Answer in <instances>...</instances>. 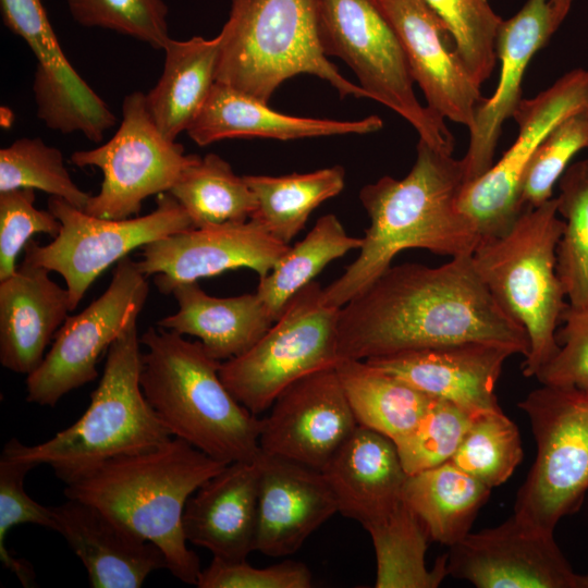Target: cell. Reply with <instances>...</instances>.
<instances>
[{
    "instance_id": "obj_19",
    "label": "cell",
    "mask_w": 588,
    "mask_h": 588,
    "mask_svg": "<svg viewBox=\"0 0 588 588\" xmlns=\"http://www.w3.org/2000/svg\"><path fill=\"white\" fill-rule=\"evenodd\" d=\"M395 32L427 107L470 127L485 100L462 61L454 38L425 0H372Z\"/></svg>"
},
{
    "instance_id": "obj_22",
    "label": "cell",
    "mask_w": 588,
    "mask_h": 588,
    "mask_svg": "<svg viewBox=\"0 0 588 588\" xmlns=\"http://www.w3.org/2000/svg\"><path fill=\"white\" fill-rule=\"evenodd\" d=\"M256 550L280 558L295 553L326 520L339 513L321 470L260 450Z\"/></svg>"
},
{
    "instance_id": "obj_8",
    "label": "cell",
    "mask_w": 588,
    "mask_h": 588,
    "mask_svg": "<svg viewBox=\"0 0 588 588\" xmlns=\"http://www.w3.org/2000/svg\"><path fill=\"white\" fill-rule=\"evenodd\" d=\"M317 19L323 53L343 60L369 99L405 119L419 139L453 155V134L417 100L402 45L372 0H317Z\"/></svg>"
},
{
    "instance_id": "obj_20",
    "label": "cell",
    "mask_w": 588,
    "mask_h": 588,
    "mask_svg": "<svg viewBox=\"0 0 588 588\" xmlns=\"http://www.w3.org/2000/svg\"><path fill=\"white\" fill-rule=\"evenodd\" d=\"M514 354L499 344L462 342L365 360L431 397L477 416L502 409L495 385L504 362Z\"/></svg>"
},
{
    "instance_id": "obj_33",
    "label": "cell",
    "mask_w": 588,
    "mask_h": 588,
    "mask_svg": "<svg viewBox=\"0 0 588 588\" xmlns=\"http://www.w3.org/2000/svg\"><path fill=\"white\" fill-rule=\"evenodd\" d=\"M366 530L376 553V588H436L449 575L448 553L439 556L431 569L427 568L429 534L403 500Z\"/></svg>"
},
{
    "instance_id": "obj_25",
    "label": "cell",
    "mask_w": 588,
    "mask_h": 588,
    "mask_svg": "<svg viewBox=\"0 0 588 588\" xmlns=\"http://www.w3.org/2000/svg\"><path fill=\"white\" fill-rule=\"evenodd\" d=\"M49 272L23 260L0 281V363L13 372L28 376L40 365L72 311L66 287Z\"/></svg>"
},
{
    "instance_id": "obj_40",
    "label": "cell",
    "mask_w": 588,
    "mask_h": 588,
    "mask_svg": "<svg viewBox=\"0 0 588 588\" xmlns=\"http://www.w3.org/2000/svg\"><path fill=\"white\" fill-rule=\"evenodd\" d=\"M451 32L457 52L474 81L490 77L497 61V37L502 23L488 0H425Z\"/></svg>"
},
{
    "instance_id": "obj_18",
    "label": "cell",
    "mask_w": 588,
    "mask_h": 588,
    "mask_svg": "<svg viewBox=\"0 0 588 588\" xmlns=\"http://www.w3.org/2000/svg\"><path fill=\"white\" fill-rule=\"evenodd\" d=\"M261 418L260 450L322 470L359 426L335 368L283 390Z\"/></svg>"
},
{
    "instance_id": "obj_37",
    "label": "cell",
    "mask_w": 588,
    "mask_h": 588,
    "mask_svg": "<svg viewBox=\"0 0 588 588\" xmlns=\"http://www.w3.org/2000/svg\"><path fill=\"white\" fill-rule=\"evenodd\" d=\"M523 456L516 424L499 409L473 418L451 462L492 489L513 475Z\"/></svg>"
},
{
    "instance_id": "obj_43",
    "label": "cell",
    "mask_w": 588,
    "mask_h": 588,
    "mask_svg": "<svg viewBox=\"0 0 588 588\" xmlns=\"http://www.w3.org/2000/svg\"><path fill=\"white\" fill-rule=\"evenodd\" d=\"M34 467L25 461L3 455L0 458V560L27 588L35 586V573L29 563L9 552L7 536L13 527L23 524L57 529L52 506L36 502L25 491V476Z\"/></svg>"
},
{
    "instance_id": "obj_41",
    "label": "cell",
    "mask_w": 588,
    "mask_h": 588,
    "mask_svg": "<svg viewBox=\"0 0 588 588\" xmlns=\"http://www.w3.org/2000/svg\"><path fill=\"white\" fill-rule=\"evenodd\" d=\"M587 148L588 109H584L558 123L532 155L522 182V208H535L552 198L554 185L572 159Z\"/></svg>"
},
{
    "instance_id": "obj_28",
    "label": "cell",
    "mask_w": 588,
    "mask_h": 588,
    "mask_svg": "<svg viewBox=\"0 0 588 588\" xmlns=\"http://www.w3.org/2000/svg\"><path fill=\"white\" fill-rule=\"evenodd\" d=\"M171 294L177 310L157 324L197 338L206 352L220 362L247 352L274 322L256 292L216 297L207 294L197 282H188L177 285Z\"/></svg>"
},
{
    "instance_id": "obj_11",
    "label": "cell",
    "mask_w": 588,
    "mask_h": 588,
    "mask_svg": "<svg viewBox=\"0 0 588 588\" xmlns=\"http://www.w3.org/2000/svg\"><path fill=\"white\" fill-rule=\"evenodd\" d=\"M48 209L61 222V230L47 245L30 240L24 247V260L63 278L72 311L112 264L135 248L195 228L169 193L158 195L157 207L150 213L121 220L90 216L56 196L49 197Z\"/></svg>"
},
{
    "instance_id": "obj_7",
    "label": "cell",
    "mask_w": 588,
    "mask_h": 588,
    "mask_svg": "<svg viewBox=\"0 0 588 588\" xmlns=\"http://www.w3.org/2000/svg\"><path fill=\"white\" fill-rule=\"evenodd\" d=\"M558 198L526 208L503 235L479 241L471 255L481 281L529 339L523 375L535 377L559 351L555 334L568 306L556 272L564 229Z\"/></svg>"
},
{
    "instance_id": "obj_14",
    "label": "cell",
    "mask_w": 588,
    "mask_h": 588,
    "mask_svg": "<svg viewBox=\"0 0 588 588\" xmlns=\"http://www.w3.org/2000/svg\"><path fill=\"white\" fill-rule=\"evenodd\" d=\"M588 109V70L575 69L530 99H522L512 118L518 135L501 159L465 184L460 209L474 223L480 241L503 235L523 212L520 187L527 166L549 132L563 119Z\"/></svg>"
},
{
    "instance_id": "obj_2",
    "label": "cell",
    "mask_w": 588,
    "mask_h": 588,
    "mask_svg": "<svg viewBox=\"0 0 588 588\" xmlns=\"http://www.w3.org/2000/svg\"><path fill=\"white\" fill-rule=\"evenodd\" d=\"M416 160L403 179L383 176L365 185L359 199L370 223L357 258L323 289L324 301L343 307L362 294L409 248L452 258L471 256L480 237L460 209L466 184L462 159L436 149L422 139Z\"/></svg>"
},
{
    "instance_id": "obj_26",
    "label": "cell",
    "mask_w": 588,
    "mask_h": 588,
    "mask_svg": "<svg viewBox=\"0 0 588 588\" xmlns=\"http://www.w3.org/2000/svg\"><path fill=\"white\" fill-rule=\"evenodd\" d=\"M339 513L365 529L401 502L407 477L392 439L358 426L321 470Z\"/></svg>"
},
{
    "instance_id": "obj_35",
    "label": "cell",
    "mask_w": 588,
    "mask_h": 588,
    "mask_svg": "<svg viewBox=\"0 0 588 588\" xmlns=\"http://www.w3.org/2000/svg\"><path fill=\"white\" fill-rule=\"evenodd\" d=\"M360 246L362 238L348 235L336 216L324 215L268 274L259 278L256 293L275 321L289 301L328 264Z\"/></svg>"
},
{
    "instance_id": "obj_30",
    "label": "cell",
    "mask_w": 588,
    "mask_h": 588,
    "mask_svg": "<svg viewBox=\"0 0 588 588\" xmlns=\"http://www.w3.org/2000/svg\"><path fill=\"white\" fill-rule=\"evenodd\" d=\"M491 489L451 461L407 475L402 500L425 525L430 540L453 546L470 532Z\"/></svg>"
},
{
    "instance_id": "obj_12",
    "label": "cell",
    "mask_w": 588,
    "mask_h": 588,
    "mask_svg": "<svg viewBox=\"0 0 588 588\" xmlns=\"http://www.w3.org/2000/svg\"><path fill=\"white\" fill-rule=\"evenodd\" d=\"M197 155H187L181 144L166 137L152 121L145 94L133 91L122 105V120L105 144L74 151L71 163L95 167L102 172L98 194L84 211L102 219L137 217L143 201L168 193Z\"/></svg>"
},
{
    "instance_id": "obj_16",
    "label": "cell",
    "mask_w": 588,
    "mask_h": 588,
    "mask_svg": "<svg viewBox=\"0 0 588 588\" xmlns=\"http://www.w3.org/2000/svg\"><path fill=\"white\" fill-rule=\"evenodd\" d=\"M4 25L25 40L37 60L33 91L38 118L62 134L98 143L115 115L62 51L41 0H0Z\"/></svg>"
},
{
    "instance_id": "obj_34",
    "label": "cell",
    "mask_w": 588,
    "mask_h": 588,
    "mask_svg": "<svg viewBox=\"0 0 588 588\" xmlns=\"http://www.w3.org/2000/svg\"><path fill=\"white\" fill-rule=\"evenodd\" d=\"M168 193L185 209L195 228L246 222L256 208L245 177L236 175L216 154L197 156Z\"/></svg>"
},
{
    "instance_id": "obj_46",
    "label": "cell",
    "mask_w": 588,
    "mask_h": 588,
    "mask_svg": "<svg viewBox=\"0 0 588 588\" xmlns=\"http://www.w3.org/2000/svg\"><path fill=\"white\" fill-rule=\"evenodd\" d=\"M198 588H309L313 575L304 563L283 561L267 567H254L246 560L225 561L212 558L201 569Z\"/></svg>"
},
{
    "instance_id": "obj_29",
    "label": "cell",
    "mask_w": 588,
    "mask_h": 588,
    "mask_svg": "<svg viewBox=\"0 0 588 588\" xmlns=\"http://www.w3.org/2000/svg\"><path fill=\"white\" fill-rule=\"evenodd\" d=\"M221 36L206 39H170L164 46V65L157 84L145 94L148 112L168 138L186 132L201 110L216 83Z\"/></svg>"
},
{
    "instance_id": "obj_48",
    "label": "cell",
    "mask_w": 588,
    "mask_h": 588,
    "mask_svg": "<svg viewBox=\"0 0 588 588\" xmlns=\"http://www.w3.org/2000/svg\"><path fill=\"white\" fill-rule=\"evenodd\" d=\"M584 588H588V573L584 575Z\"/></svg>"
},
{
    "instance_id": "obj_36",
    "label": "cell",
    "mask_w": 588,
    "mask_h": 588,
    "mask_svg": "<svg viewBox=\"0 0 588 588\" xmlns=\"http://www.w3.org/2000/svg\"><path fill=\"white\" fill-rule=\"evenodd\" d=\"M558 212L564 229L556 248V272L568 304L588 305V158L571 163L559 180Z\"/></svg>"
},
{
    "instance_id": "obj_27",
    "label": "cell",
    "mask_w": 588,
    "mask_h": 588,
    "mask_svg": "<svg viewBox=\"0 0 588 588\" xmlns=\"http://www.w3.org/2000/svg\"><path fill=\"white\" fill-rule=\"evenodd\" d=\"M383 126L378 115L355 121L301 118L271 109L247 94L216 82L201 110L187 128L189 138L204 147L228 138H273L280 140L357 134Z\"/></svg>"
},
{
    "instance_id": "obj_45",
    "label": "cell",
    "mask_w": 588,
    "mask_h": 588,
    "mask_svg": "<svg viewBox=\"0 0 588 588\" xmlns=\"http://www.w3.org/2000/svg\"><path fill=\"white\" fill-rule=\"evenodd\" d=\"M555 339L558 353L536 373L541 384L571 385L588 390V305L568 304Z\"/></svg>"
},
{
    "instance_id": "obj_15",
    "label": "cell",
    "mask_w": 588,
    "mask_h": 588,
    "mask_svg": "<svg viewBox=\"0 0 588 588\" xmlns=\"http://www.w3.org/2000/svg\"><path fill=\"white\" fill-rule=\"evenodd\" d=\"M448 572L477 588H584L553 532L515 514L451 546Z\"/></svg>"
},
{
    "instance_id": "obj_47",
    "label": "cell",
    "mask_w": 588,
    "mask_h": 588,
    "mask_svg": "<svg viewBox=\"0 0 588 588\" xmlns=\"http://www.w3.org/2000/svg\"><path fill=\"white\" fill-rule=\"evenodd\" d=\"M573 0H552V23L553 28L556 30L561 23L566 17Z\"/></svg>"
},
{
    "instance_id": "obj_6",
    "label": "cell",
    "mask_w": 588,
    "mask_h": 588,
    "mask_svg": "<svg viewBox=\"0 0 588 588\" xmlns=\"http://www.w3.org/2000/svg\"><path fill=\"white\" fill-rule=\"evenodd\" d=\"M216 82L268 103L277 88L298 74L329 83L340 97L369 98L323 53L317 0H231L220 30Z\"/></svg>"
},
{
    "instance_id": "obj_39",
    "label": "cell",
    "mask_w": 588,
    "mask_h": 588,
    "mask_svg": "<svg viewBox=\"0 0 588 588\" xmlns=\"http://www.w3.org/2000/svg\"><path fill=\"white\" fill-rule=\"evenodd\" d=\"M474 417L455 404L434 397L416 425L393 440L406 474L451 461Z\"/></svg>"
},
{
    "instance_id": "obj_5",
    "label": "cell",
    "mask_w": 588,
    "mask_h": 588,
    "mask_svg": "<svg viewBox=\"0 0 588 588\" xmlns=\"http://www.w3.org/2000/svg\"><path fill=\"white\" fill-rule=\"evenodd\" d=\"M140 345L136 318L108 348L103 372L85 413L45 442L26 445L12 438L1 455L35 466L47 464L66 483L108 460L172 439L143 393Z\"/></svg>"
},
{
    "instance_id": "obj_21",
    "label": "cell",
    "mask_w": 588,
    "mask_h": 588,
    "mask_svg": "<svg viewBox=\"0 0 588 588\" xmlns=\"http://www.w3.org/2000/svg\"><path fill=\"white\" fill-rule=\"evenodd\" d=\"M552 0H527L511 19L502 21L497 37V58L501 62L493 95L477 108L469 130V144L462 158L466 184L493 166L494 151L503 123L513 115L522 98L525 70L534 54L555 32Z\"/></svg>"
},
{
    "instance_id": "obj_13",
    "label": "cell",
    "mask_w": 588,
    "mask_h": 588,
    "mask_svg": "<svg viewBox=\"0 0 588 588\" xmlns=\"http://www.w3.org/2000/svg\"><path fill=\"white\" fill-rule=\"evenodd\" d=\"M148 293L147 275L137 261L127 256L118 261L107 290L66 318L40 365L27 376V402L54 406L69 392L94 381L100 356L138 318Z\"/></svg>"
},
{
    "instance_id": "obj_38",
    "label": "cell",
    "mask_w": 588,
    "mask_h": 588,
    "mask_svg": "<svg viewBox=\"0 0 588 588\" xmlns=\"http://www.w3.org/2000/svg\"><path fill=\"white\" fill-rule=\"evenodd\" d=\"M33 188L84 210L90 195L72 180L61 151L39 137H23L0 149V192Z\"/></svg>"
},
{
    "instance_id": "obj_32",
    "label": "cell",
    "mask_w": 588,
    "mask_h": 588,
    "mask_svg": "<svg viewBox=\"0 0 588 588\" xmlns=\"http://www.w3.org/2000/svg\"><path fill=\"white\" fill-rule=\"evenodd\" d=\"M244 177L256 200L250 219L275 240L289 244L319 205L342 192L345 170L333 166L307 173Z\"/></svg>"
},
{
    "instance_id": "obj_17",
    "label": "cell",
    "mask_w": 588,
    "mask_h": 588,
    "mask_svg": "<svg viewBox=\"0 0 588 588\" xmlns=\"http://www.w3.org/2000/svg\"><path fill=\"white\" fill-rule=\"evenodd\" d=\"M258 222L193 228L142 247L139 269L155 275L160 293L171 294L180 284L197 282L228 270L246 268L259 278L268 274L289 250Z\"/></svg>"
},
{
    "instance_id": "obj_4",
    "label": "cell",
    "mask_w": 588,
    "mask_h": 588,
    "mask_svg": "<svg viewBox=\"0 0 588 588\" xmlns=\"http://www.w3.org/2000/svg\"><path fill=\"white\" fill-rule=\"evenodd\" d=\"M140 344L143 393L173 437L224 464L259 455L261 418L232 395L199 341L148 328Z\"/></svg>"
},
{
    "instance_id": "obj_9",
    "label": "cell",
    "mask_w": 588,
    "mask_h": 588,
    "mask_svg": "<svg viewBox=\"0 0 588 588\" xmlns=\"http://www.w3.org/2000/svg\"><path fill=\"white\" fill-rule=\"evenodd\" d=\"M536 441V457L520 486L514 514L554 532L588 491V390L542 384L518 403Z\"/></svg>"
},
{
    "instance_id": "obj_3",
    "label": "cell",
    "mask_w": 588,
    "mask_h": 588,
    "mask_svg": "<svg viewBox=\"0 0 588 588\" xmlns=\"http://www.w3.org/2000/svg\"><path fill=\"white\" fill-rule=\"evenodd\" d=\"M226 465L173 437L157 448L97 465L66 482L64 494L156 544L167 569L184 584L196 585L201 567L187 548L183 512L189 497Z\"/></svg>"
},
{
    "instance_id": "obj_24",
    "label": "cell",
    "mask_w": 588,
    "mask_h": 588,
    "mask_svg": "<svg viewBox=\"0 0 588 588\" xmlns=\"http://www.w3.org/2000/svg\"><path fill=\"white\" fill-rule=\"evenodd\" d=\"M259 477L257 456L228 464L203 483L183 512L186 540L217 559L246 560L256 550Z\"/></svg>"
},
{
    "instance_id": "obj_10",
    "label": "cell",
    "mask_w": 588,
    "mask_h": 588,
    "mask_svg": "<svg viewBox=\"0 0 588 588\" xmlns=\"http://www.w3.org/2000/svg\"><path fill=\"white\" fill-rule=\"evenodd\" d=\"M339 314V307L324 301L320 284L308 283L256 344L221 363L223 383L254 415L266 412L289 385L341 362Z\"/></svg>"
},
{
    "instance_id": "obj_31",
    "label": "cell",
    "mask_w": 588,
    "mask_h": 588,
    "mask_svg": "<svg viewBox=\"0 0 588 588\" xmlns=\"http://www.w3.org/2000/svg\"><path fill=\"white\" fill-rule=\"evenodd\" d=\"M335 371L359 426L394 440L411 430L434 397L362 359H343Z\"/></svg>"
},
{
    "instance_id": "obj_44",
    "label": "cell",
    "mask_w": 588,
    "mask_h": 588,
    "mask_svg": "<svg viewBox=\"0 0 588 588\" xmlns=\"http://www.w3.org/2000/svg\"><path fill=\"white\" fill-rule=\"evenodd\" d=\"M35 189L0 192V281L16 270V257L37 233L54 238L61 222L48 210L37 209Z\"/></svg>"
},
{
    "instance_id": "obj_23",
    "label": "cell",
    "mask_w": 588,
    "mask_h": 588,
    "mask_svg": "<svg viewBox=\"0 0 588 588\" xmlns=\"http://www.w3.org/2000/svg\"><path fill=\"white\" fill-rule=\"evenodd\" d=\"M61 534L85 566L90 587L138 588L167 568L163 552L120 520L74 499L52 506Z\"/></svg>"
},
{
    "instance_id": "obj_1",
    "label": "cell",
    "mask_w": 588,
    "mask_h": 588,
    "mask_svg": "<svg viewBox=\"0 0 588 588\" xmlns=\"http://www.w3.org/2000/svg\"><path fill=\"white\" fill-rule=\"evenodd\" d=\"M462 342L499 344L525 357L529 352L525 328L490 293L471 256L439 267L391 266L340 308L341 360Z\"/></svg>"
},
{
    "instance_id": "obj_42",
    "label": "cell",
    "mask_w": 588,
    "mask_h": 588,
    "mask_svg": "<svg viewBox=\"0 0 588 588\" xmlns=\"http://www.w3.org/2000/svg\"><path fill=\"white\" fill-rule=\"evenodd\" d=\"M72 17L86 27H100L133 37L155 49L171 39L163 0H66Z\"/></svg>"
}]
</instances>
